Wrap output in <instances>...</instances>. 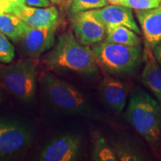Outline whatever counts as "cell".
Here are the masks:
<instances>
[{
  "instance_id": "cell-16",
  "label": "cell",
  "mask_w": 161,
  "mask_h": 161,
  "mask_svg": "<svg viewBox=\"0 0 161 161\" xmlns=\"http://www.w3.org/2000/svg\"><path fill=\"white\" fill-rule=\"evenodd\" d=\"M104 41L128 46H141V39L136 32L122 25L107 29Z\"/></svg>"
},
{
  "instance_id": "cell-23",
  "label": "cell",
  "mask_w": 161,
  "mask_h": 161,
  "mask_svg": "<svg viewBox=\"0 0 161 161\" xmlns=\"http://www.w3.org/2000/svg\"><path fill=\"white\" fill-rule=\"evenodd\" d=\"M25 4L33 7L46 8L50 6L51 3L49 0H25Z\"/></svg>"
},
{
  "instance_id": "cell-7",
  "label": "cell",
  "mask_w": 161,
  "mask_h": 161,
  "mask_svg": "<svg viewBox=\"0 0 161 161\" xmlns=\"http://www.w3.org/2000/svg\"><path fill=\"white\" fill-rule=\"evenodd\" d=\"M31 134L25 126L0 119V157L15 154L29 146Z\"/></svg>"
},
{
  "instance_id": "cell-18",
  "label": "cell",
  "mask_w": 161,
  "mask_h": 161,
  "mask_svg": "<svg viewBox=\"0 0 161 161\" xmlns=\"http://www.w3.org/2000/svg\"><path fill=\"white\" fill-rule=\"evenodd\" d=\"M108 0H71L69 4V13H79L100 8L108 5Z\"/></svg>"
},
{
  "instance_id": "cell-24",
  "label": "cell",
  "mask_w": 161,
  "mask_h": 161,
  "mask_svg": "<svg viewBox=\"0 0 161 161\" xmlns=\"http://www.w3.org/2000/svg\"><path fill=\"white\" fill-rule=\"evenodd\" d=\"M152 52L156 60L161 66V41L153 48Z\"/></svg>"
},
{
  "instance_id": "cell-8",
  "label": "cell",
  "mask_w": 161,
  "mask_h": 161,
  "mask_svg": "<svg viewBox=\"0 0 161 161\" xmlns=\"http://www.w3.org/2000/svg\"><path fill=\"white\" fill-rule=\"evenodd\" d=\"M58 26L50 28H32L29 26L20 40L22 51L29 58H37L55 43Z\"/></svg>"
},
{
  "instance_id": "cell-25",
  "label": "cell",
  "mask_w": 161,
  "mask_h": 161,
  "mask_svg": "<svg viewBox=\"0 0 161 161\" xmlns=\"http://www.w3.org/2000/svg\"><path fill=\"white\" fill-rule=\"evenodd\" d=\"M122 1H123V0H108V3L114 4V5H119Z\"/></svg>"
},
{
  "instance_id": "cell-27",
  "label": "cell",
  "mask_w": 161,
  "mask_h": 161,
  "mask_svg": "<svg viewBox=\"0 0 161 161\" xmlns=\"http://www.w3.org/2000/svg\"><path fill=\"white\" fill-rule=\"evenodd\" d=\"M51 1H52V3H58L59 0H51Z\"/></svg>"
},
{
  "instance_id": "cell-4",
  "label": "cell",
  "mask_w": 161,
  "mask_h": 161,
  "mask_svg": "<svg viewBox=\"0 0 161 161\" xmlns=\"http://www.w3.org/2000/svg\"><path fill=\"white\" fill-rule=\"evenodd\" d=\"M38 60L27 58L0 67V84L5 90L22 102L33 99L37 89Z\"/></svg>"
},
{
  "instance_id": "cell-9",
  "label": "cell",
  "mask_w": 161,
  "mask_h": 161,
  "mask_svg": "<svg viewBox=\"0 0 161 161\" xmlns=\"http://www.w3.org/2000/svg\"><path fill=\"white\" fill-rule=\"evenodd\" d=\"M92 14L101 22L106 30L115 26H125L135 31L136 34H141L140 28L138 27L132 9L121 5H105L100 8L90 10Z\"/></svg>"
},
{
  "instance_id": "cell-6",
  "label": "cell",
  "mask_w": 161,
  "mask_h": 161,
  "mask_svg": "<svg viewBox=\"0 0 161 161\" xmlns=\"http://www.w3.org/2000/svg\"><path fill=\"white\" fill-rule=\"evenodd\" d=\"M70 19L72 30L82 44L95 45L105 39L106 28L90 11L72 14Z\"/></svg>"
},
{
  "instance_id": "cell-20",
  "label": "cell",
  "mask_w": 161,
  "mask_h": 161,
  "mask_svg": "<svg viewBox=\"0 0 161 161\" xmlns=\"http://www.w3.org/2000/svg\"><path fill=\"white\" fill-rule=\"evenodd\" d=\"M15 57L14 46L3 32L0 31V62L11 63Z\"/></svg>"
},
{
  "instance_id": "cell-13",
  "label": "cell",
  "mask_w": 161,
  "mask_h": 161,
  "mask_svg": "<svg viewBox=\"0 0 161 161\" xmlns=\"http://www.w3.org/2000/svg\"><path fill=\"white\" fill-rule=\"evenodd\" d=\"M99 91L102 100L112 110L116 112L123 110L128 95L125 84L110 76H107L101 82Z\"/></svg>"
},
{
  "instance_id": "cell-28",
  "label": "cell",
  "mask_w": 161,
  "mask_h": 161,
  "mask_svg": "<svg viewBox=\"0 0 161 161\" xmlns=\"http://www.w3.org/2000/svg\"><path fill=\"white\" fill-rule=\"evenodd\" d=\"M62 1H64V0H59V1H58V3H60V2H62Z\"/></svg>"
},
{
  "instance_id": "cell-2",
  "label": "cell",
  "mask_w": 161,
  "mask_h": 161,
  "mask_svg": "<svg viewBox=\"0 0 161 161\" xmlns=\"http://www.w3.org/2000/svg\"><path fill=\"white\" fill-rule=\"evenodd\" d=\"M126 118L141 136L154 143L161 133V109L158 102L146 92L139 90L130 96Z\"/></svg>"
},
{
  "instance_id": "cell-14",
  "label": "cell",
  "mask_w": 161,
  "mask_h": 161,
  "mask_svg": "<svg viewBox=\"0 0 161 161\" xmlns=\"http://www.w3.org/2000/svg\"><path fill=\"white\" fill-rule=\"evenodd\" d=\"M142 59L145 63L142 73V83L161 102V69L160 64L153 55L152 49H144Z\"/></svg>"
},
{
  "instance_id": "cell-11",
  "label": "cell",
  "mask_w": 161,
  "mask_h": 161,
  "mask_svg": "<svg viewBox=\"0 0 161 161\" xmlns=\"http://www.w3.org/2000/svg\"><path fill=\"white\" fill-rule=\"evenodd\" d=\"M19 17L32 28H50L58 26V11L55 6L33 7L26 4L13 8L11 13Z\"/></svg>"
},
{
  "instance_id": "cell-5",
  "label": "cell",
  "mask_w": 161,
  "mask_h": 161,
  "mask_svg": "<svg viewBox=\"0 0 161 161\" xmlns=\"http://www.w3.org/2000/svg\"><path fill=\"white\" fill-rule=\"evenodd\" d=\"M97 63L108 73L116 75L131 73L142 59L141 46H128L102 41L92 48Z\"/></svg>"
},
{
  "instance_id": "cell-19",
  "label": "cell",
  "mask_w": 161,
  "mask_h": 161,
  "mask_svg": "<svg viewBox=\"0 0 161 161\" xmlns=\"http://www.w3.org/2000/svg\"><path fill=\"white\" fill-rule=\"evenodd\" d=\"M117 160L120 161H140L143 158L136 149L124 143H117L114 147Z\"/></svg>"
},
{
  "instance_id": "cell-10",
  "label": "cell",
  "mask_w": 161,
  "mask_h": 161,
  "mask_svg": "<svg viewBox=\"0 0 161 161\" xmlns=\"http://www.w3.org/2000/svg\"><path fill=\"white\" fill-rule=\"evenodd\" d=\"M80 138L75 135H64L46 145L40 154V160L72 161L77 159L80 150Z\"/></svg>"
},
{
  "instance_id": "cell-22",
  "label": "cell",
  "mask_w": 161,
  "mask_h": 161,
  "mask_svg": "<svg viewBox=\"0 0 161 161\" xmlns=\"http://www.w3.org/2000/svg\"><path fill=\"white\" fill-rule=\"evenodd\" d=\"M25 0H0V13H11L14 7L25 5Z\"/></svg>"
},
{
  "instance_id": "cell-26",
  "label": "cell",
  "mask_w": 161,
  "mask_h": 161,
  "mask_svg": "<svg viewBox=\"0 0 161 161\" xmlns=\"http://www.w3.org/2000/svg\"><path fill=\"white\" fill-rule=\"evenodd\" d=\"M3 86L0 84V102L3 99Z\"/></svg>"
},
{
  "instance_id": "cell-21",
  "label": "cell",
  "mask_w": 161,
  "mask_h": 161,
  "mask_svg": "<svg viewBox=\"0 0 161 161\" xmlns=\"http://www.w3.org/2000/svg\"><path fill=\"white\" fill-rule=\"evenodd\" d=\"M160 3L161 0H123L119 5L131 9L148 10L158 7Z\"/></svg>"
},
{
  "instance_id": "cell-3",
  "label": "cell",
  "mask_w": 161,
  "mask_h": 161,
  "mask_svg": "<svg viewBox=\"0 0 161 161\" xmlns=\"http://www.w3.org/2000/svg\"><path fill=\"white\" fill-rule=\"evenodd\" d=\"M40 84L44 95L56 109L67 114L91 116L92 110L81 92L51 72L42 74Z\"/></svg>"
},
{
  "instance_id": "cell-17",
  "label": "cell",
  "mask_w": 161,
  "mask_h": 161,
  "mask_svg": "<svg viewBox=\"0 0 161 161\" xmlns=\"http://www.w3.org/2000/svg\"><path fill=\"white\" fill-rule=\"evenodd\" d=\"M92 158L96 161H116L117 158L114 147L108 143L100 133L92 134Z\"/></svg>"
},
{
  "instance_id": "cell-1",
  "label": "cell",
  "mask_w": 161,
  "mask_h": 161,
  "mask_svg": "<svg viewBox=\"0 0 161 161\" xmlns=\"http://www.w3.org/2000/svg\"><path fill=\"white\" fill-rule=\"evenodd\" d=\"M43 63L52 71H69L92 75L98 70L92 49L75 39L71 31L60 35L55 47L43 58Z\"/></svg>"
},
{
  "instance_id": "cell-15",
  "label": "cell",
  "mask_w": 161,
  "mask_h": 161,
  "mask_svg": "<svg viewBox=\"0 0 161 161\" xmlns=\"http://www.w3.org/2000/svg\"><path fill=\"white\" fill-rule=\"evenodd\" d=\"M29 25L13 14L0 13V31L14 43H19Z\"/></svg>"
},
{
  "instance_id": "cell-12",
  "label": "cell",
  "mask_w": 161,
  "mask_h": 161,
  "mask_svg": "<svg viewBox=\"0 0 161 161\" xmlns=\"http://www.w3.org/2000/svg\"><path fill=\"white\" fill-rule=\"evenodd\" d=\"M144 37L145 49H152L161 41V3L148 10H136Z\"/></svg>"
}]
</instances>
